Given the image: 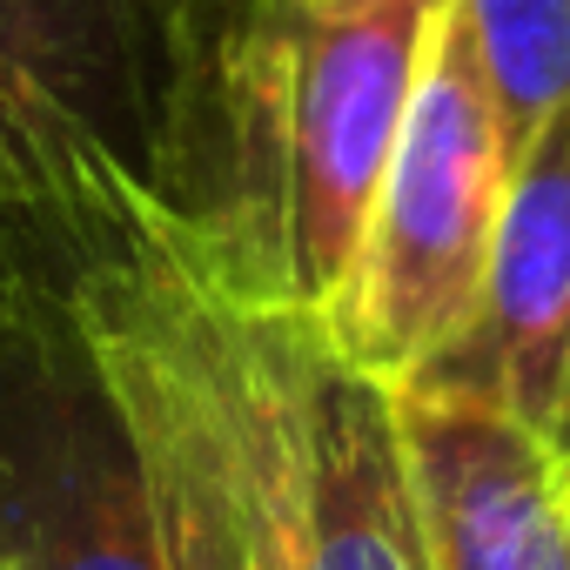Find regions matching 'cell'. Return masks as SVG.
I'll use <instances>...</instances> for the list:
<instances>
[{"label":"cell","mask_w":570,"mask_h":570,"mask_svg":"<svg viewBox=\"0 0 570 570\" xmlns=\"http://www.w3.org/2000/svg\"><path fill=\"white\" fill-rule=\"evenodd\" d=\"M390 403L436 570H570V463L543 430L436 383Z\"/></svg>","instance_id":"8992f818"},{"label":"cell","mask_w":570,"mask_h":570,"mask_svg":"<svg viewBox=\"0 0 570 570\" xmlns=\"http://www.w3.org/2000/svg\"><path fill=\"white\" fill-rule=\"evenodd\" d=\"M550 443H557V456L570 463V383H563V403H557V430H550Z\"/></svg>","instance_id":"8fae6325"},{"label":"cell","mask_w":570,"mask_h":570,"mask_svg":"<svg viewBox=\"0 0 570 570\" xmlns=\"http://www.w3.org/2000/svg\"><path fill=\"white\" fill-rule=\"evenodd\" d=\"M61 289L128 430L161 570H309V309L248 289L188 202L148 208Z\"/></svg>","instance_id":"6da1fadb"},{"label":"cell","mask_w":570,"mask_h":570,"mask_svg":"<svg viewBox=\"0 0 570 570\" xmlns=\"http://www.w3.org/2000/svg\"><path fill=\"white\" fill-rule=\"evenodd\" d=\"M0 570H161L128 430L55 275L0 316Z\"/></svg>","instance_id":"5b68a950"},{"label":"cell","mask_w":570,"mask_h":570,"mask_svg":"<svg viewBox=\"0 0 570 570\" xmlns=\"http://www.w3.org/2000/svg\"><path fill=\"white\" fill-rule=\"evenodd\" d=\"M208 0H0V255L81 268L181 195Z\"/></svg>","instance_id":"3957f363"},{"label":"cell","mask_w":570,"mask_h":570,"mask_svg":"<svg viewBox=\"0 0 570 570\" xmlns=\"http://www.w3.org/2000/svg\"><path fill=\"white\" fill-rule=\"evenodd\" d=\"M416 383L470 390L543 436L557 430L570 383V108L523 141L476 316Z\"/></svg>","instance_id":"52a82bcc"},{"label":"cell","mask_w":570,"mask_h":570,"mask_svg":"<svg viewBox=\"0 0 570 570\" xmlns=\"http://www.w3.org/2000/svg\"><path fill=\"white\" fill-rule=\"evenodd\" d=\"M450 14L523 148L557 108H570V0H450Z\"/></svg>","instance_id":"9c48e42d"},{"label":"cell","mask_w":570,"mask_h":570,"mask_svg":"<svg viewBox=\"0 0 570 570\" xmlns=\"http://www.w3.org/2000/svg\"><path fill=\"white\" fill-rule=\"evenodd\" d=\"M28 282H41V268H28V262H14V255H0V316L21 303ZM55 282H61V275H55Z\"/></svg>","instance_id":"30bf717a"},{"label":"cell","mask_w":570,"mask_h":570,"mask_svg":"<svg viewBox=\"0 0 570 570\" xmlns=\"http://www.w3.org/2000/svg\"><path fill=\"white\" fill-rule=\"evenodd\" d=\"M517 155L463 28L443 8L356 255L316 309V336L343 370L403 390L470 330Z\"/></svg>","instance_id":"277c9868"},{"label":"cell","mask_w":570,"mask_h":570,"mask_svg":"<svg viewBox=\"0 0 570 570\" xmlns=\"http://www.w3.org/2000/svg\"><path fill=\"white\" fill-rule=\"evenodd\" d=\"M450 0H208L202 95L228 195L195 202L235 275L323 309L356 255Z\"/></svg>","instance_id":"7a4b0ae2"},{"label":"cell","mask_w":570,"mask_h":570,"mask_svg":"<svg viewBox=\"0 0 570 570\" xmlns=\"http://www.w3.org/2000/svg\"><path fill=\"white\" fill-rule=\"evenodd\" d=\"M303 463H309V570H436L410 497L396 403L343 370L309 316L303 350Z\"/></svg>","instance_id":"ba28073f"}]
</instances>
